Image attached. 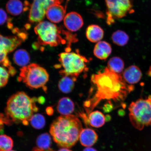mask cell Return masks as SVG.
Segmentation results:
<instances>
[{"label": "cell", "instance_id": "6da1fadb", "mask_svg": "<svg viewBox=\"0 0 151 151\" xmlns=\"http://www.w3.org/2000/svg\"><path fill=\"white\" fill-rule=\"evenodd\" d=\"M91 82L95 92L84 104L88 115L102 100L122 102L134 89V86L126 83L121 75L113 72L107 67L92 75Z\"/></svg>", "mask_w": 151, "mask_h": 151}, {"label": "cell", "instance_id": "7a4b0ae2", "mask_svg": "<svg viewBox=\"0 0 151 151\" xmlns=\"http://www.w3.org/2000/svg\"><path fill=\"white\" fill-rule=\"evenodd\" d=\"M82 129L80 120L70 114L60 116L54 120L51 125L50 133L58 146L69 148L78 141Z\"/></svg>", "mask_w": 151, "mask_h": 151}, {"label": "cell", "instance_id": "3957f363", "mask_svg": "<svg viewBox=\"0 0 151 151\" xmlns=\"http://www.w3.org/2000/svg\"><path fill=\"white\" fill-rule=\"evenodd\" d=\"M36 98H31L23 92L11 96L7 102L6 113L14 122L27 124L38 109L35 105Z\"/></svg>", "mask_w": 151, "mask_h": 151}, {"label": "cell", "instance_id": "277c9868", "mask_svg": "<svg viewBox=\"0 0 151 151\" xmlns=\"http://www.w3.org/2000/svg\"><path fill=\"white\" fill-rule=\"evenodd\" d=\"M128 109L130 121L136 129L141 130L151 126V95L133 102Z\"/></svg>", "mask_w": 151, "mask_h": 151}, {"label": "cell", "instance_id": "5b68a950", "mask_svg": "<svg viewBox=\"0 0 151 151\" xmlns=\"http://www.w3.org/2000/svg\"><path fill=\"white\" fill-rule=\"evenodd\" d=\"M58 56L60 66L62 68L59 73L63 76H69L77 78L81 73L87 70L88 60L78 52H63Z\"/></svg>", "mask_w": 151, "mask_h": 151}, {"label": "cell", "instance_id": "8992f818", "mask_svg": "<svg viewBox=\"0 0 151 151\" xmlns=\"http://www.w3.org/2000/svg\"><path fill=\"white\" fill-rule=\"evenodd\" d=\"M49 78L48 73L44 68L37 64L32 63L20 69L18 80L31 88H42L46 91L45 85Z\"/></svg>", "mask_w": 151, "mask_h": 151}, {"label": "cell", "instance_id": "52a82bcc", "mask_svg": "<svg viewBox=\"0 0 151 151\" xmlns=\"http://www.w3.org/2000/svg\"><path fill=\"white\" fill-rule=\"evenodd\" d=\"M40 45L56 47L66 41L60 34L61 30L56 24L46 21L39 22L35 28Z\"/></svg>", "mask_w": 151, "mask_h": 151}, {"label": "cell", "instance_id": "ba28073f", "mask_svg": "<svg viewBox=\"0 0 151 151\" xmlns=\"http://www.w3.org/2000/svg\"><path fill=\"white\" fill-rule=\"evenodd\" d=\"M107 7V22L109 24L114 23L115 20L126 17L132 13V0H105Z\"/></svg>", "mask_w": 151, "mask_h": 151}, {"label": "cell", "instance_id": "9c48e42d", "mask_svg": "<svg viewBox=\"0 0 151 151\" xmlns=\"http://www.w3.org/2000/svg\"><path fill=\"white\" fill-rule=\"evenodd\" d=\"M63 1V0H35L30 8L29 21L32 23L42 21L49 7L55 4H60Z\"/></svg>", "mask_w": 151, "mask_h": 151}, {"label": "cell", "instance_id": "30bf717a", "mask_svg": "<svg viewBox=\"0 0 151 151\" xmlns=\"http://www.w3.org/2000/svg\"><path fill=\"white\" fill-rule=\"evenodd\" d=\"M64 25L71 32L78 31L83 27L84 22L81 15L75 12H71L66 14L64 19Z\"/></svg>", "mask_w": 151, "mask_h": 151}, {"label": "cell", "instance_id": "8fae6325", "mask_svg": "<svg viewBox=\"0 0 151 151\" xmlns=\"http://www.w3.org/2000/svg\"><path fill=\"white\" fill-rule=\"evenodd\" d=\"M66 8L60 4L51 6L47 9L46 16L47 19L53 23H58L64 19L65 16Z\"/></svg>", "mask_w": 151, "mask_h": 151}, {"label": "cell", "instance_id": "7c38bea8", "mask_svg": "<svg viewBox=\"0 0 151 151\" xmlns=\"http://www.w3.org/2000/svg\"><path fill=\"white\" fill-rule=\"evenodd\" d=\"M142 77V73L137 66L132 65L126 68L123 73V78L129 85L137 83Z\"/></svg>", "mask_w": 151, "mask_h": 151}, {"label": "cell", "instance_id": "4fadbf2b", "mask_svg": "<svg viewBox=\"0 0 151 151\" xmlns=\"http://www.w3.org/2000/svg\"><path fill=\"white\" fill-rule=\"evenodd\" d=\"M22 42L17 36L5 37L0 34V47L7 53L13 52Z\"/></svg>", "mask_w": 151, "mask_h": 151}, {"label": "cell", "instance_id": "5bb4252c", "mask_svg": "<svg viewBox=\"0 0 151 151\" xmlns=\"http://www.w3.org/2000/svg\"><path fill=\"white\" fill-rule=\"evenodd\" d=\"M29 7V3L27 1H24V4L20 0H9L6 7L9 14L17 16L27 11Z\"/></svg>", "mask_w": 151, "mask_h": 151}, {"label": "cell", "instance_id": "9a60e30c", "mask_svg": "<svg viewBox=\"0 0 151 151\" xmlns=\"http://www.w3.org/2000/svg\"><path fill=\"white\" fill-rule=\"evenodd\" d=\"M98 139L97 133L94 130L89 128L83 129L79 137L81 144L86 147L93 146L96 142Z\"/></svg>", "mask_w": 151, "mask_h": 151}, {"label": "cell", "instance_id": "2e32d148", "mask_svg": "<svg viewBox=\"0 0 151 151\" xmlns=\"http://www.w3.org/2000/svg\"><path fill=\"white\" fill-rule=\"evenodd\" d=\"M112 51L110 44L105 41H100L94 47L93 54L99 59L105 60L110 55Z\"/></svg>", "mask_w": 151, "mask_h": 151}, {"label": "cell", "instance_id": "e0dca14e", "mask_svg": "<svg viewBox=\"0 0 151 151\" xmlns=\"http://www.w3.org/2000/svg\"><path fill=\"white\" fill-rule=\"evenodd\" d=\"M86 36L91 42L97 43L103 39L104 31L99 26L95 24H91L86 28Z\"/></svg>", "mask_w": 151, "mask_h": 151}, {"label": "cell", "instance_id": "ac0fdd59", "mask_svg": "<svg viewBox=\"0 0 151 151\" xmlns=\"http://www.w3.org/2000/svg\"><path fill=\"white\" fill-rule=\"evenodd\" d=\"M57 109L62 116L70 115L74 111V104L70 98L63 97L58 101Z\"/></svg>", "mask_w": 151, "mask_h": 151}, {"label": "cell", "instance_id": "d6986e66", "mask_svg": "<svg viewBox=\"0 0 151 151\" xmlns=\"http://www.w3.org/2000/svg\"><path fill=\"white\" fill-rule=\"evenodd\" d=\"M76 78L69 76H64L58 82V87L60 91L65 93H69L73 91Z\"/></svg>", "mask_w": 151, "mask_h": 151}, {"label": "cell", "instance_id": "ffe728a7", "mask_svg": "<svg viewBox=\"0 0 151 151\" xmlns=\"http://www.w3.org/2000/svg\"><path fill=\"white\" fill-rule=\"evenodd\" d=\"M88 123L92 127L99 128L105 123V117L103 113L99 111L91 112L88 117Z\"/></svg>", "mask_w": 151, "mask_h": 151}, {"label": "cell", "instance_id": "44dd1931", "mask_svg": "<svg viewBox=\"0 0 151 151\" xmlns=\"http://www.w3.org/2000/svg\"><path fill=\"white\" fill-rule=\"evenodd\" d=\"M30 56L28 53L23 49H20L15 52L14 60L15 63L22 67L28 65L30 61Z\"/></svg>", "mask_w": 151, "mask_h": 151}, {"label": "cell", "instance_id": "7402d4cb", "mask_svg": "<svg viewBox=\"0 0 151 151\" xmlns=\"http://www.w3.org/2000/svg\"><path fill=\"white\" fill-rule=\"evenodd\" d=\"M37 145L39 150L54 151L50 148L51 138L49 134L45 133L39 135L37 139Z\"/></svg>", "mask_w": 151, "mask_h": 151}, {"label": "cell", "instance_id": "603a6c76", "mask_svg": "<svg viewBox=\"0 0 151 151\" xmlns=\"http://www.w3.org/2000/svg\"><path fill=\"white\" fill-rule=\"evenodd\" d=\"M124 63L121 58L115 56L111 58L107 63V68L113 72L120 74L124 68Z\"/></svg>", "mask_w": 151, "mask_h": 151}, {"label": "cell", "instance_id": "cb8c5ba5", "mask_svg": "<svg viewBox=\"0 0 151 151\" xmlns=\"http://www.w3.org/2000/svg\"><path fill=\"white\" fill-rule=\"evenodd\" d=\"M113 42L118 46H124L127 44L129 40V37L127 34L122 30H117L112 35Z\"/></svg>", "mask_w": 151, "mask_h": 151}, {"label": "cell", "instance_id": "d4e9b609", "mask_svg": "<svg viewBox=\"0 0 151 151\" xmlns=\"http://www.w3.org/2000/svg\"><path fill=\"white\" fill-rule=\"evenodd\" d=\"M7 53H8L0 47V64L6 68L9 74L13 76L16 74V71L9 61L7 56Z\"/></svg>", "mask_w": 151, "mask_h": 151}, {"label": "cell", "instance_id": "484cf974", "mask_svg": "<svg viewBox=\"0 0 151 151\" xmlns=\"http://www.w3.org/2000/svg\"><path fill=\"white\" fill-rule=\"evenodd\" d=\"M29 122L31 126L36 129H42L46 124L44 116L39 113L33 115L30 119Z\"/></svg>", "mask_w": 151, "mask_h": 151}, {"label": "cell", "instance_id": "4316f807", "mask_svg": "<svg viewBox=\"0 0 151 151\" xmlns=\"http://www.w3.org/2000/svg\"><path fill=\"white\" fill-rule=\"evenodd\" d=\"M14 146L11 138L6 135H0V151H9Z\"/></svg>", "mask_w": 151, "mask_h": 151}, {"label": "cell", "instance_id": "83f0119b", "mask_svg": "<svg viewBox=\"0 0 151 151\" xmlns=\"http://www.w3.org/2000/svg\"><path fill=\"white\" fill-rule=\"evenodd\" d=\"M7 70L0 66V88L4 86L8 82L9 73Z\"/></svg>", "mask_w": 151, "mask_h": 151}, {"label": "cell", "instance_id": "f1b7e54d", "mask_svg": "<svg viewBox=\"0 0 151 151\" xmlns=\"http://www.w3.org/2000/svg\"><path fill=\"white\" fill-rule=\"evenodd\" d=\"M9 18L3 9L0 8V26L4 24L6 22H8Z\"/></svg>", "mask_w": 151, "mask_h": 151}, {"label": "cell", "instance_id": "f546056e", "mask_svg": "<svg viewBox=\"0 0 151 151\" xmlns=\"http://www.w3.org/2000/svg\"><path fill=\"white\" fill-rule=\"evenodd\" d=\"M113 105L110 101H109L104 105L103 107V110L106 112H109L112 110Z\"/></svg>", "mask_w": 151, "mask_h": 151}, {"label": "cell", "instance_id": "4dcf8cb0", "mask_svg": "<svg viewBox=\"0 0 151 151\" xmlns=\"http://www.w3.org/2000/svg\"><path fill=\"white\" fill-rule=\"evenodd\" d=\"M83 151H97V150H96V149H94L93 148H91V147H87L86 148L84 149Z\"/></svg>", "mask_w": 151, "mask_h": 151}, {"label": "cell", "instance_id": "1f68e13d", "mask_svg": "<svg viewBox=\"0 0 151 151\" xmlns=\"http://www.w3.org/2000/svg\"><path fill=\"white\" fill-rule=\"evenodd\" d=\"M37 101L39 102V103H42L45 102V99L44 98L41 97V98H40L39 99H38Z\"/></svg>", "mask_w": 151, "mask_h": 151}, {"label": "cell", "instance_id": "d6a6232c", "mask_svg": "<svg viewBox=\"0 0 151 151\" xmlns=\"http://www.w3.org/2000/svg\"><path fill=\"white\" fill-rule=\"evenodd\" d=\"M58 151H72L69 149H68L67 148H63L61 149H60V150H58Z\"/></svg>", "mask_w": 151, "mask_h": 151}, {"label": "cell", "instance_id": "836d02e7", "mask_svg": "<svg viewBox=\"0 0 151 151\" xmlns=\"http://www.w3.org/2000/svg\"><path fill=\"white\" fill-rule=\"evenodd\" d=\"M147 73H148V75L149 76L151 77V67L149 69Z\"/></svg>", "mask_w": 151, "mask_h": 151}, {"label": "cell", "instance_id": "e575fe53", "mask_svg": "<svg viewBox=\"0 0 151 151\" xmlns=\"http://www.w3.org/2000/svg\"><path fill=\"white\" fill-rule=\"evenodd\" d=\"M9 151H16L13 150H11Z\"/></svg>", "mask_w": 151, "mask_h": 151}, {"label": "cell", "instance_id": "d590c367", "mask_svg": "<svg viewBox=\"0 0 151 151\" xmlns=\"http://www.w3.org/2000/svg\"><path fill=\"white\" fill-rule=\"evenodd\" d=\"M68 1H69V0H68Z\"/></svg>", "mask_w": 151, "mask_h": 151}]
</instances>
